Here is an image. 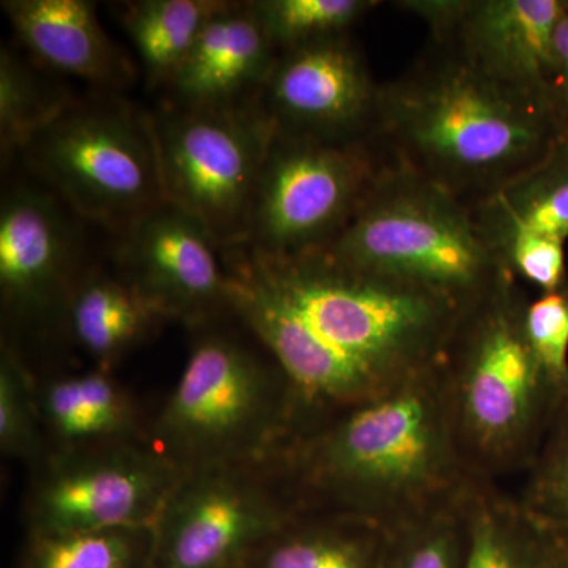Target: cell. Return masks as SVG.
Segmentation results:
<instances>
[{
  "label": "cell",
  "mask_w": 568,
  "mask_h": 568,
  "mask_svg": "<svg viewBox=\"0 0 568 568\" xmlns=\"http://www.w3.org/2000/svg\"><path fill=\"white\" fill-rule=\"evenodd\" d=\"M233 316L290 383L294 436L443 364L463 308L365 274L324 250L264 256L222 250Z\"/></svg>",
  "instance_id": "1"
},
{
  "label": "cell",
  "mask_w": 568,
  "mask_h": 568,
  "mask_svg": "<svg viewBox=\"0 0 568 568\" xmlns=\"http://www.w3.org/2000/svg\"><path fill=\"white\" fill-rule=\"evenodd\" d=\"M268 466L297 511L386 530L457 503L477 478L459 446L443 364L295 436Z\"/></svg>",
  "instance_id": "2"
},
{
  "label": "cell",
  "mask_w": 568,
  "mask_h": 568,
  "mask_svg": "<svg viewBox=\"0 0 568 568\" xmlns=\"http://www.w3.org/2000/svg\"><path fill=\"white\" fill-rule=\"evenodd\" d=\"M373 138L396 166L473 207L540 163L562 130L555 95L497 80L432 39L413 69L381 85Z\"/></svg>",
  "instance_id": "3"
},
{
  "label": "cell",
  "mask_w": 568,
  "mask_h": 568,
  "mask_svg": "<svg viewBox=\"0 0 568 568\" xmlns=\"http://www.w3.org/2000/svg\"><path fill=\"white\" fill-rule=\"evenodd\" d=\"M518 280L470 306L443 362L459 446L477 478L529 469L560 417L526 338Z\"/></svg>",
  "instance_id": "4"
},
{
  "label": "cell",
  "mask_w": 568,
  "mask_h": 568,
  "mask_svg": "<svg viewBox=\"0 0 568 568\" xmlns=\"http://www.w3.org/2000/svg\"><path fill=\"white\" fill-rule=\"evenodd\" d=\"M149 422V443L182 470L268 463L294 436L290 383L256 339L205 327Z\"/></svg>",
  "instance_id": "5"
},
{
  "label": "cell",
  "mask_w": 568,
  "mask_h": 568,
  "mask_svg": "<svg viewBox=\"0 0 568 568\" xmlns=\"http://www.w3.org/2000/svg\"><path fill=\"white\" fill-rule=\"evenodd\" d=\"M324 252L346 267L413 284L463 308L517 278L463 201L396 164Z\"/></svg>",
  "instance_id": "6"
},
{
  "label": "cell",
  "mask_w": 568,
  "mask_h": 568,
  "mask_svg": "<svg viewBox=\"0 0 568 568\" xmlns=\"http://www.w3.org/2000/svg\"><path fill=\"white\" fill-rule=\"evenodd\" d=\"M20 155L71 212L114 235L166 201L151 111L122 93L77 97Z\"/></svg>",
  "instance_id": "7"
},
{
  "label": "cell",
  "mask_w": 568,
  "mask_h": 568,
  "mask_svg": "<svg viewBox=\"0 0 568 568\" xmlns=\"http://www.w3.org/2000/svg\"><path fill=\"white\" fill-rule=\"evenodd\" d=\"M394 164L373 138L324 142L275 133L241 246L264 256L327 248Z\"/></svg>",
  "instance_id": "8"
},
{
  "label": "cell",
  "mask_w": 568,
  "mask_h": 568,
  "mask_svg": "<svg viewBox=\"0 0 568 568\" xmlns=\"http://www.w3.org/2000/svg\"><path fill=\"white\" fill-rule=\"evenodd\" d=\"M164 197L205 224L223 248L241 245L275 126L257 102L151 111Z\"/></svg>",
  "instance_id": "9"
},
{
  "label": "cell",
  "mask_w": 568,
  "mask_h": 568,
  "mask_svg": "<svg viewBox=\"0 0 568 568\" xmlns=\"http://www.w3.org/2000/svg\"><path fill=\"white\" fill-rule=\"evenodd\" d=\"M297 508L268 463L182 470L153 526V568H242Z\"/></svg>",
  "instance_id": "10"
},
{
  "label": "cell",
  "mask_w": 568,
  "mask_h": 568,
  "mask_svg": "<svg viewBox=\"0 0 568 568\" xmlns=\"http://www.w3.org/2000/svg\"><path fill=\"white\" fill-rule=\"evenodd\" d=\"M181 476L151 443L52 452L32 469L29 534L153 528Z\"/></svg>",
  "instance_id": "11"
},
{
  "label": "cell",
  "mask_w": 568,
  "mask_h": 568,
  "mask_svg": "<svg viewBox=\"0 0 568 568\" xmlns=\"http://www.w3.org/2000/svg\"><path fill=\"white\" fill-rule=\"evenodd\" d=\"M81 222L43 183L17 182L3 192L0 298L18 343L62 335L70 295L92 265Z\"/></svg>",
  "instance_id": "12"
},
{
  "label": "cell",
  "mask_w": 568,
  "mask_h": 568,
  "mask_svg": "<svg viewBox=\"0 0 568 568\" xmlns=\"http://www.w3.org/2000/svg\"><path fill=\"white\" fill-rule=\"evenodd\" d=\"M114 267L168 323L203 331L233 316L222 246L170 201L115 235Z\"/></svg>",
  "instance_id": "13"
},
{
  "label": "cell",
  "mask_w": 568,
  "mask_h": 568,
  "mask_svg": "<svg viewBox=\"0 0 568 568\" xmlns=\"http://www.w3.org/2000/svg\"><path fill=\"white\" fill-rule=\"evenodd\" d=\"M381 85L349 33L278 52L260 104L276 133L324 142L372 140Z\"/></svg>",
  "instance_id": "14"
},
{
  "label": "cell",
  "mask_w": 568,
  "mask_h": 568,
  "mask_svg": "<svg viewBox=\"0 0 568 568\" xmlns=\"http://www.w3.org/2000/svg\"><path fill=\"white\" fill-rule=\"evenodd\" d=\"M399 9L428 24L433 40L446 41L497 80L555 95V29L566 0H406Z\"/></svg>",
  "instance_id": "15"
},
{
  "label": "cell",
  "mask_w": 568,
  "mask_h": 568,
  "mask_svg": "<svg viewBox=\"0 0 568 568\" xmlns=\"http://www.w3.org/2000/svg\"><path fill=\"white\" fill-rule=\"evenodd\" d=\"M278 50L250 2L224 0L166 85L164 102L183 108H230L257 102Z\"/></svg>",
  "instance_id": "16"
},
{
  "label": "cell",
  "mask_w": 568,
  "mask_h": 568,
  "mask_svg": "<svg viewBox=\"0 0 568 568\" xmlns=\"http://www.w3.org/2000/svg\"><path fill=\"white\" fill-rule=\"evenodd\" d=\"M0 6L41 69L77 78L97 92L122 93L136 80V67L104 31L92 2L3 0Z\"/></svg>",
  "instance_id": "17"
},
{
  "label": "cell",
  "mask_w": 568,
  "mask_h": 568,
  "mask_svg": "<svg viewBox=\"0 0 568 568\" xmlns=\"http://www.w3.org/2000/svg\"><path fill=\"white\" fill-rule=\"evenodd\" d=\"M37 399L48 454L149 443L136 402L108 369L37 377Z\"/></svg>",
  "instance_id": "18"
},
{
  "label": "cell",
  "mask_w": 568,
  "mask_h": 568,
  "mask_svg": "<svg viewBox=\"0 0 568 568\" xmlns=\"http://www.w3.org/2000/svg\"><path fill=\"white\" fill-rule=\"evenodd\" d=\"M164 324L166 317L118 268L92 264L70 295L62 335L80 347L95 368L112 372L125 355L159 334Z\"/></svg>",
  "instance_id": "19"
},
{
  "label": "cell",
  "mask_w": 568,
  "mask_h": 568,
  "mask_svg": "<svg viewBox=\"0 0 568 568\" xmlns=\"http://www.w3.org/2000/svg\"><path fill=\"white\" fill-rule=\"evenodd\" d=\"M465 568H568V536L476 478L466 496Z\"/></svg>",
  "instance_id": "20"
},
{
  "label": "cell",
  "mask_w": 568,
  "mask_h": 568,
  "mask_svg": "<svg viewBox=\"0 0 568 568\" xmlns=\"http://www.w3.org/2000/svg\"><path fill=\"white\" fill-rule=\"evenodd\" d=\"M469 209L478 233L499 256L507 242L519 234L548 235L566 242L568 138L562 136L528 173Z\"/></svg>",
  "instance_id": "21"
},
{
  "label": "cell",
  "mask_w": 568,
  "mask_h": 568,
  "mask_svg": "<svg viewBox=\"0 0 568 568\" xmlns=\"http://www.w3.org/2000/svg\"><path fill=\"white\" fill-rule=\"evenodd\" d=\"M386 529L343 515L297 511L246 568H381Z\"/></svg>",
  "instance_id": "22"
},
{
  "label": "cell",
  "mask_w": 568,
  "mask_h": 568,
  "mask_svg": "<svg viewBox=\"0 0 568 568\" xmlns=\"http://www.w3.org/2000/svg\"><path fill=\"white\" fill-rule=\"evenodd\" d=\"M224 0H133L119 7V21L132 40L145 82L166 89L205 22Z\"/></svg>",
  "instance_id": "23"
},
{
  "label": "cell",
  "mask_w": 568,
  "mask_h": 568,
  "mask_svg": "<svg viewBox=\"0 0 568 568\" xmlns=\"http://www.w3.org/2000/svg\"><path fill=\"white\" fill-rule=\"evenodd\" d=\"M77 95L50 80L44 69L3 44L0 50V152L3 162L65 111Z\"/></svg>",
  "instance_id": "24"
},
{
  "label": "cell",
  "mask_w": 568,
  "mask_h": 568,
  "mask_svg": "<svg viewBox=\"0 0 568 568\" xmlns=\"http://www.w3.org/2000/svg\"><path fill=\"white\" fill-rule=\"evenodd\" d=\"M153 528L29 534L21 568H153Z\"/></svg>",
  "instance_id": "25"
},
{
  "label": "cell",
  "mask_w": 568,
  "mask_h": 568,
  "mask_svg": "<svg viewBox=\"0 0 568 568\" xmlns=\"http://www.w3.org/2000/svg\"><path fill=\"white\" fill-rule=\"evenodd\" d=\"M467 491L457 503L387 529L381 568H465Z\"/></svg>",
  "instance_id": "26"
},
{
  "label": "cell",
  "mask_w": 568,
  "mask_h": 568,
  "mask_svg": "<svg viewBox=\"0 0 568 568\" xmlns=\"http://www.w3.org/2000/svg\"><path fill=\"white\" fill-rule=\"evenodd\" d=\"M0 450L32 469L48 457L37 377L21 351L6 339L0 353Z\"/></svg>",
  "instance_id": "27"
},
{
  "label": "cell",
  "mask_w": 568,
  "mask_h": 568,
  "mask_svg": "<svg viewBox=\"0 0 568 568\" xmlns=\"http://www.w3.org/2000/svg\"><path fill=\"white\" fill-rule=\"evenodd\" d=\"M278 52L349 33L355 22L379 6L376 0H250Z\"/></svg>",
  "instance_id": "28"
},
{
  "label": "cell",
  "mask_w": 568,
  "mask_h": 568,
  "mask_svg": "<svg viewBox=\"0 0 568 568\" xmlns=\"http://www.w3.org/2000/svg\"><path fill=\"white\" fill-rule=\"evenodd\" d=\"M525 331L538 368L564 416L568 414V283L528 302Z\"/></svg>",
  "instance_id": "29"
},
{
  "label": "cell",
  "mask_w": 568,
  "mask_h": 568,
  "mask_svg": "<svg viewBox=\"0 0 568 568\" xmlns=\"http://www.w3.org/2000/svg\"><path fill=\"white\" fill-rule=\"evenodd\" d=\"M521 504L568 536V414L560 416L529 467Z\"/></svg>",
  "instance_id": "30"
},
{
  "label": "cell",
  "mask_w": 568,
  "mask_h": 568,
  "mask_svg": "<svg viewBox=\"0 0 568 568\" xmlns=\"http://www.w3.org/2000/svg\"><path fill=\"white\" fill-rule=\"evenodd\" d=\"M511 274L538 287L541 294L568 283L566 242L548 235L519 234L500 252Z\"/></svg>",
  "instance_id": "31"
},
{
  "label": "cell",
  "mask_w": 568,
  "mask_h": 568,
  "mask_svg": "<svg viewBox=\"0 0 568 568\" xmlns=\"http://www.w3.org/2000/svg\"><path fill=\"white\" fill-rule=\"evenodd\" d=\"M555 50L556 73H558V89H568V6L566 0V11L559 18L555 29Z\"/></svg>",
  "instance_id": "32"
},
{
  "label": "cell",
  "mask_w": 568,
  "mask_h": 568,
  "mask_svg": "<svg viewBox=\"0 0 568 568\" xmlns=\"http://www.w3.org/2000/svg\"><path fill=\"white\" fill-rule=\"evenodd\" d=\"M555 100L562 136L568 138V89H556Z\"/></svg>",
  "instance_id": "33"
},
{
  "label": "cell",
  "mask_w": 568,
  "mask_h": 568,
  "mask_svg": "<svg viewBox=\"0 0 568 568\" xmlns=\"http://www.w3.org/2000/svg\"><path fill=\"white\" fill-rule=\"evenodd\" d=\"M567 6H568V0H567Z\"/></svg>",
  "instance_id": "34"
},
{
  "label": "cell",
  "mask_w": 568,
  "mask_h": 568,
  "mask_svg": "<svg viewBox=\"0 0 568 568\" xmlns=\"http://www.w3.org/2000/svg\"><path fill=\"white\" fill-rule=\"evenodd\" d=\"M242 568H246V567H242Z\"/></svg>",
  "instance_id": "35"
}]
</instances>
